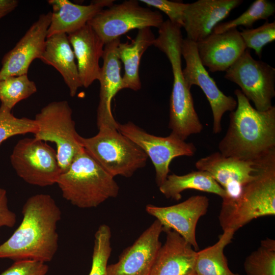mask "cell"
<instances>
[{"instance_id":"obj_31","label":"cell","mask_w":275,"mask_h":275,"mask_svg":"<svg viewBox=\"0 0 275 275\" xmlns=\"http://www.w3.org/2000/svg\"><path fill=\"white\" fill-rule=\"evenodd\" d=\"M38 126L34 119L25 117L17 118L11 111L0 106V145L8 139L19 134H35Z\"/></svg>"},{"instance_id":"obj_4","label":"cell","mask_w":275,"mask_h":275,"mask_svg":"<svg viewBox=\"0 0 275 275\" xmlns=\"http://www.w3.org/2000/svg\"><path fill=\"white\" fill-rule=\"evenodd\" d=\"M181 27L169 20L158 28V36L153 45L163 52L171 65L173 84L170 100L169 128L171 132L185 141L203 129L195 109L192 95L182 74Z\"/></svg>"},{"instance_id":"obj_9","label":"cell","mask_w":275,"mask_h":275,"mask_svg":"<svg viewBox=\"0 0 275 275\" xmlns=\"http://www.w3.org/2000/svg\"><path fill=\"white\" fill-rule=\"evenodd\" d=\"M10 158L17 175L33 185H52L57 183L62 173L57 152L43 141L34 138L18 141Z\"/></svg>"},{"instance_id":"obj_21","label":"cell","mask_w":275,"mask_h":275,"mask_svg":"<svg viewBox=\"0 0 275 275\" xmlns=\"http://www.w3.org/2000/svg\"><path fill=\"white\" fill-rule=\"evenodd\" d=\"M163 232L166 241L159 250L150 275H195L197 251L176 231Z\"/></svg>"},{"instance_id":"obj_16","label":"cell","mask_w":275,"mask_h":275,"mask_svg":"<svg viewBox=\"0 0 275 275\" xmlns=\"http://www.w3.org/2000/svg\"><path fill=\"white\" fill-rule=\"evenodd\" d=\"M195 166L198 170L208 172L225 190L226 198L231 199L239 195L243 187L253 179L258 170L257 161L226 157L219 152L200 159Z\"/></svg>"},{"instance_id":"obj_22","label":"cell","mask_w":275,"mask_h":275,"mask_svg":"<svg viewBox=\"0 0 275 275\" xmlns=\"http://www.w3.org/2000/svg\"><path fill=\"white\" fill-rule=\"evenodd\" d=\"M114 2L97 0L88 5H81L68 0L48 1L52 11L47 37L60 33L68 35L76 31L105 7L113 5Z\"/></svg>"},{"instance_id":"obj_27","label":"cell","mask_w":275,"mask_h":275,"mask_svg":"<svg viewBox=\"0 0 275 275\" xmlns=\"http://www.w3.org/2000/svg\"><path fill=\"white\" fill-rule=\"evenodd\" d=\"M37 91L36 84L29 79L28 74L4 78L0 80L1 105L11 111L17 103Z\"/></svg>"},{"instance_id":"obj_13","label":"cell","mask_w":275,"mask_h":275,"mask_svg":"<svg viewBox=\"0 0 275 275\" xmlns=\"http://www.w3.org/2000/svg\"><path fill=\"white\" fill-rule=\"evenodd\" d=\"M51 12L41 14L15 46L3 57L0 80L10 76L28 74L34 60L42 59Z\"/></svg>"},{"instance_id":"obj_15","label":"cell","mask_w":275,"mask_h":275,"mask_svg":"<svg viewBox=\"0 0 275 275\" xmlns=\"http://www.w3.org/2000/svg\"><path fill=\"white\" fill-rule=\"evenodd\" d=\"M161 223L156 219L130 246L124 250L118 261L108 265V275H150L161 246Z\"/></svg>"},{"instance_id":"obj_17","label":"cell","mask_w":275,"mask_h":275,"mask_svg":"<svg viewBox=\"0 0 275 275\" xmlns=\"http://www.w3.org/2000/svg\"><path fill=\"white\" fill-rule=\"evenodd\" d=\"M242 2L241 0H199L187 4L183 26L186 38L196 43L203 40Z\"/></svg>"},{"instance_id":"obj_20","label":"cell","mask_w":275,"mask_h":275,"mask_svg":"<svg viewBox=\"0 0 275 275\" xmlns=\"http://www.w3.org/2000/svg\"><path fill=\"white\" fill-rule=\"evenodd\" d=\"M67 36L77 61L82 87L87 88L100 78L101 67L99 60L105 45L88 23Z\"/></svg>"},{"instance_id":"obj_6","label":"cell","mask_w":275,"mask_h":275,"mask_svg":"<svg viewBox=\"0 0 275 275\" xmlns=\"http://www.w3.org/2000/svg\"><path fill=\"white\" fill-rule=\"evenodd\" d=\"M90 138L80 135V142L87 152L114 177L129 178L145 167L148 156L131 140L118 129L101 127Z\"/></svg>"},{"instance_id":"obj_32","label":"cell","mask_w":275,"mask_h":275,"mask_svg":"<svg viewBox=\"0 0 275 275\" xmlns=\"http://www.w3.org/2000/svg\"><path fill=\"white\" fill-rule=\"evenodd\" d=\"M240 33L246 47L261 58L263 48L275 40V22L266 21L256 29H242Z\"/></svg>"},{"instance_id":"obj_8","label":"cell","mask_w":275,"mask_h":275,"mask_svg":"<svg viewBox=\"0 0 275 275\" xmlns=\"http://www.w3.org/2000/svg\"><path fill=\"white\" fill-rule=\"evenodd\" d=\"M163 22L158 11L143 7L138 1L128 0L102 10L88 24L105 45L132 30L159 28Z\"/></svg>"},{"instance_id":"obj_34","label":"cell","mask_w":275,"mask_h":275,"mask_svg":"<svg viewBox=\"0 0 275 275\" xmlns=\"http://www.w3.org/2000/svg\"><path fill=\"white\" fill-rule=\"evenodd\" d=\"M48 266L43 262L33 260H20L14 263L0 275H46Z\"/></svg>"},{"instance_id":"obj_30","label":"cell","mask_w":275,"mask_h":275,"mask_svg":"<svg viewBox=\"0 0 275 275\" xmlns=\"http://www.w3.org/2000/svg\"><path fill=\"white\" fill-rule=\"evenodd\" d=\"M94 237L92 266L89 275H108L107 262L112 251L110 228L107 225H101Z\"/></svg>"},{"instance_id":"obj_24","label":"cell","mask_w":275,"mask_h":275,"mask_svg":"<svg viewBox=\"0 0 275 275\" xmlns=\"http://www.w3.org/2000/svg\"><path fill=\"white\" fill-rule=\"evenodd\" d=\"M155 38L151 28H145L138 30L131 42L119 43L118 56L124 67V74L122 77L123 89L138 91L141 89L139 76L140 61L147 48L153 45Z\"/></svg>"},{"instance_id":"obj_28","label":"cell","mask_w":275,"mask_h":275,"mask_svg":"<svg viewBox=\"0 0 275 275\" xmlns=\"http://www.w3.org/2000/svg\"><path fill=\"white\" fill-rule=\"evenodd\" d=\"M243 267L246 275H275V241L267 238L248 256Z\"/></svg>"},{"instance_id":"obj_11","label":"cell","mask_w":275,"mask_h":275,"mask_svg":"<svg viewBox=\"0 0 275 275\" xmlns=\"http://www.w3.org/2000/svg\"><path fill=\"white\" fill-rule=\"evenodd\" d=\"M224 77L238 85L255 108H270L275 96V69L261 60H255L246 49L226 71Z\"/></svg>"},{"instance_id":"obj_12","label":"cell","mask_w":275,"mask_h":275,"mask_svg":"<svg viewBox=\"0 0 275 275\" xmlns=\"http://www.w3.org/2000/svg\"><path fill=\"white\" fill-rule=\"evenodd\" d=\"M181 53L186 66L182 74L187 87L199 86L205 95L210 105L213 116L212 131L218 134L222 131V119L224 114L232 112L237 106V100L222 92L213 79L210 77L198 56L197 44L187 38L183 39Z\"/></svg>"},{"instance_id":"obj_25","label":"cell","mask_w":275,"mask_h":275,"mask_svg":"<svg viewBox=\"0 0 275 275\" xmlns=\"http://www.w3.org/2000/svg\"><path fill=\"white\" fill-rule=\"evenodd\" d=\"M159 189L166 198L176 201L181 199V193L186 189L213 194L222 199L227 197L225 190L208 172L200 170L183 175H169Z\"/></svg>"},{"instance_id":"obj_18","label":"cell","mask_w":275,"mask_h":275,"mask_svg":"<svg viewBox=\"0 0 275 275\" xmlns=\"http://www.w3.org/2000/svg\"><path fill=\"white\" fill-rule=\"evenodd\" d=\"M196 44L201 63L212 72L226 71L247 48L236 28L212 32Z\"/></svg>"},{"instance_id":"obj_35","label":"cell","mask_w":275,"mask_h":275,"mask_svg":"<svg viewBox=\"0 0 275 275\" xmlns=\"http://www.w3.org/2000/svg\"><path fill=\"white\" fill-rule=\"evenodd\" d=\"M16 222V214L8 208L7 191L0 187V228H12Z\"/></svg>"},{"instance_id":"obj_26","label":"cell","mask_w":275,"mask_h":275,"mask_svg":"<svg viewBox=\"0 0 275 275\" xmlns=\"http://www.w3.org/2000/svg\"><path fill=\"white\" fill-rule=\"evenodd\" d=\"M235 232L223 231L213 245L197 252L195 275H240L232 272L224 254L225 247L230 243Z\"/></svg>"},{"instance_id":"obj_23","label":"cell","mask_w":275,"mask_h":275,"mask_svg":"<svg viewBox=\"0 0 275 275\" xmlns=\"http://www.w3.org/2000/svg\"><path fill=\"white\" fill-rule=\"evenodd\" d=\"M41 60L53 67L60 73L69 90L70 96L74 97L82 85L67 35L60 33L47 37Z\"/></svg>"},{"instance_id":"obj_29","label":"cell","mask_w":275,"mask_h":275,"mask_svg":"<svg viewBox=\"0 0 275 275\" xmlns=\"http://www.w3.org/2000/svg\"><path fill=\"white\" fill-rule=\"evenodd\" d=\"M274 12L275 6L273 3L267 0H256L237 18L218 23L213 29V33H222L240 25L250 29L256 21L267 19L272 16Z\"/></svg>"},{"instance_id":"obj_2","label":"cell","mask_w":275,"mask_h":275,"mask_svg":"<svg viewBox=\"0 0 275 275\" xmlns=\"http://www.w3.org/2000/svg\"><path fill=\"white\" fill-rule=\"evenodd\" d=\"M237 106L230 113L225 135L218 144L224 156L256 161L275 151V107L265 111L254 108L236 89Z\"/></svg>"},{"instance_id":"obj_33","label":"cell","mask_w":275,"mask_h":275,"mask_svg":"<svg viewBox=\"0 0 275 275\" xmlns=\"http://www.w3.org/2000/svg\"><path fill=\"white\" fill-rule=\"evenodd\" d=\"M143 3L152 6L164 12L172 23L181 28L183 26L184 12L187 4L168 0H141Z\"/></svg>"},{"instance_id":"obj_1","label":"cell","mask_w":275,"mask_h":275,"mask_svg":"<svg viewBox=\"0 0 275 275\" xmlns=\"http://www.w3.org/2000/svg\"><path fill=\"white\" fill-rule=\"evenodd\" d=\"M21 213L19 226L0 245V258L51 261L58 249L60 207L51 196L39 194L26 200Z\"/></svg>"},{"instance_id":"obj_36","label":"cell","mask_w":275,"mask_h":275,"mask_svg":"<svg viewBox=\"0 0 275 275\" xmlns=\"http://www.w3.org/2000/svg\"><path fill=\"white\" fill-rule=\"evenodd\" d=\"M18 4L17 0H0V20L14 11Z\"/></svg>"},{"instance_id":"obj_19","label":"cell","mask_w":275,"mask_h":275,"mask_svg":"<svg viewBox=\"0 0 275 275\" xmlns=\"http://www.w3.org/2000/svg\"><path fill=\"white\" fill-rule=\"evenodd\" d=\"M120 38L104 46L102 57L100 83L99 101L97 109V126L118 129L119 123L115 119L111 111V101L116 94L122 90V80L120 73L121 62L117 48Z\"/></svg>"},{"instance_id":"obj_5","label":"cell","mask_w":275,"mask_h":275,"mask_svg":"<svg viewBox=\"0 0 275 275\" xmlns=\"http://www.w3.org/2000/svg\"><path fill=\"white\" fill-rule=\"evenodd\" d=\"M63 197L80 208L96 207L116 197L119 187L107 172L84 149L74 158L57 183Z\"/></svg>"},{"instance_id":"obj_7","label":"cell","mask_w":275,"mask_h":275,"mask_svg":"<svg viewBox=\"0 0 275 275\" xmlns=\"http://www.w3.org/2000/svg\"><path fill=\"white\" fill-rule=\"evenodd\" d=\"M34 120L38 126L34 138L56 144L62 173L66 172L84 150L68 102L61 100L50 102L36 115Z\"/></svg>"},{"instance_id":"obj_3","label":"cell","mask_w":275,"mask_h":275,"mask_svg":"<svg viewBox=\"0 0 275 275\" xmlns=\"http://www.w3.org/2000/svg\"><path fill=\"white\" fill-rule=\"evenodd\" d=\"M257 164L254 178L239 195L222 199L218 221L223 231L236 232L255 219L275 215V151Z\"/></svg>"},{"instance_id":"obj_14","label":"cell","mask_w":275,"mask_h":275,"mask_svg":"<svg viewBox=\"0 0 275 275\" xmlns=\"http://www.w3.org/2000/svg\"><path fill=\"white\" fill-rule=\"evenodd\" d=\"M209 199L204 196H193L178 204L166 207L148 204L147 212L155 217L163 227V232L173 230L180 234L195 251L199 249L196 231L200 218L207 212Z\"/></svg>"},{"instance_id":"obj_10","label":"cell","mask_w":275,"mask_h":275,"mask_svg":"<svg viewBox=\"0 0 275 275\" xmlns=\"http://www.w3.org/2000/svg\"><path fill=\"white\" fill-rule=\"evenodd\" d=\"M118 130L139 146L151 159L155 170V180L159 187L167 179L172 160L181 156H192L196 147L171 132L162 137L151 134L132 122L119 123Z\"/></svg>"}]
</instances>
